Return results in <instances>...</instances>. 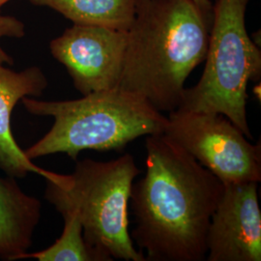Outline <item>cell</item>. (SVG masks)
Returning a JSON list of instances; mask_svg holds the SVG:
<instances>
[{
  "instance_id": "1",
  "label": "cell",
  "mask_w": 261,
  "mask_h": 261,
  "mask_svg": "<svg viewBox=\"0 0 261 261\" xmlns=\"http://www.w3.org/2000/svg\"><path fill=\"white\" fill-rule=\"evenodd\" d=\"M146 172L134 182L130 234L146 261H202L224 183L164 134L147 136Z\"/></svg>"
},
{
  "instance_id": "2",
  "label": "cell",
  "mask_w": 261,
  "mask_h": 261,
  "mask_svg": "<svg viewBox=\"0 0 261 261\" xmlns=\"http://www.w3.org/2000/svg\"><path fill=\"white\" fill-rule=\"evenodd\" d=\"M212 19L194 0H140L118 88L160 112L177 110L188 76L205 60Z\"/></svg>"
},
{
  "instance_id": "3",
  "label": "cell",
  "mask_w": 261,
  "mask_h": 261,
  "mask_svg": "<svg viewBox=\"0 0 261 261\" xmlns=\"http://www.w3.org/2000/svg\"><path fill=\"white\" fill-rule=\"evenodd\" d=\"M29 113L50 116V130L24 150L29 160L65 153L76 160L84 150L121 151L143 136L164 133L168 117L144 98L116 87L71 101H38L24 97Z\"/></svg>"
},
{
  "instance_id": "4",
  "label": "cell",
  "mask_w": 261,
  "mask_h": 261,
  "mask_svg": "<svg viewBox=\"0 0 261 261\" xmlns=\"http://www.w3.org/2000/svg\"><path fill=\"white\" fill-rule=\"evenodd\" d=\"M140 174L130 154L109 162L84 159L72 174L55 172L46 179L45 197L59 213H76L98 261H146L129 232L130 191Z\"/></svg>"
},
{
  "instance_id": "5",
  "label": "cell",
  "mask_w": 261,
  "mask_h": 261,
  "mask_svg": "<svg viewBox=\"0 0 261 261\" xmlns=\"http://www.w3.org/2000/svg\"><path fill=\"white\" fill-rule=\"evenodd\" d=\"M251 0H216L205 68L199 82L185 88L178 109L226 116L252 139L247 119V88L261 76V51L246 28Z\"/></svg>"
},
{
  "instance_id": "6",
  "label": "cell",
  "mask_w": 261,
  "mask_h": 261,
  "mask_svg": "<svg viewBox=\"0 0 261 261\" xmlns=\"http://www.w3.org/2000/svg\"><path fill=\"white\" fill-rule=\"evenodd\" d=\"M164 134L224 185L260 182V143L249 142L223 114L177 109L168 112Z\"/></svg>"
},
{
  "instance_id": "7",
  "label": "cell",
  "mask_w": 261,
  "mask_h": 261,
  "mask_svg": "<svg viewBox=\"0 0 261 261\" xmlns=\"http://www.w3.org/2000/svg\"><path fill=\"white\" fill-rule=\"evenodd\" d=\"M127 40V31L74 23L50 42L49 48L85 96L118 87Z\"/></svg>"
},
{
  "instance_id": "8",
  "label": "cell",
  "mask_w": 261,
  "mask_h": 261,
  "mask_svg": "<svg viewBox=\"0 0 261 261\" xmlns=\"http://www.w3.org/2000/svg\"><path fill=\"white\" fill-rule=\"evenodd\" d=\"M208 261H260L257 183L224 185L207 232Z\"/></svg>"
},
{
  "instance_id": "9",
  "label": "cell",
  "mask_w": 261,
  "mask_h": 261,
  "mask_svg": "<svg viewBox=\"0 0 261 261\" xmlns=\"http://www.w3.org/2000/svg\"><path fill=\"white\" fill-rule=\"evenodd\" d=\"M47 80L38 67L15 72L0 64V169L13 178L28 172L49 179L55 172L39 168L19 148L11 130V115L16 105L28 96L39 97L47 87Z\"/></svg>"
},
{
  "instance_id": "10",
  "label": "cell",
  "mask_w": 261,
  "mask_h": 261,
  "mask_svg": "<svg viewBox=\"0 0 261 261\" xmlns=\"http://www.w3.org/2000/svg\"><path fill=\"white\" fill-rule=\"evenodd\" d=\"M41 202L13 177L0 176V258L17 260L32 245L41 219Z\"/></svg>"
},
{
  "instance_id": "11",
  "label": "cell",
  "mask_w": 261,
  "mask_h": 261,
  "mask_svg": "<svg viewBox=\"0 0 261 261\" xmlns=\"http://www.w3.org/2000/svg\"><path fill=\"white\" fill-rule=\"evenodd\" d=\"M33 5L55 10L75 24L128 31L140 0H29Z\"/></svg>"
},
{
  "instance_id": "12",
  "label": "cell",
  "mask_w": 261,
  "mask_h": 261,
  "mask_svg": "<svg viewBox=\"0 0 261 261\" xmlns=\"http://www.w3.org/2000/svg\"><path fill=\"white\" fill-rule=\"evenodd\" d=\"M64 228L61 236L50 247L41 252L20 255L22 258H35L39 261H98L84 238L83 225L79 216L73 211H63Z\"/></svg>"
},
{
  "instance_id": "13",
  "label": "cell",
  "mask_w": 261,
  "mask_h": 261,
  "mask_svg": "<svg viewBox=\"0 0 261 261\" xmlns=\"http://www.w3.org/2000/svg\"><path fill=\"white\" fill-rule=\"evenodd\" d=\"M24 34L25 29L23 22L11 16H3L0 13V39L2 37L21 38ZM4 63L12 65L13 59L0 46V64Z\"/></svg>"
},
{
  "instance_id": "14",
  "label": "cell",
  "mask_w": 261,
  "mask_h": 261,
  "mask_svg": "<svg viewBox=\"0 0 261 261\" xmlns=\"http://www.w3.org/2000/svg\"><path fill=\"white\" fill-rule=\"evenodd\" d=\"M197 7L201 10L206 16L213 17V4L210 0H194Z\"/></svg>"
},
{
  "instance_id": "15",
  "label": "cell",
  "mask_w": 261,
  "mask_h": 261,
  "mask_svg": "<svg viewBox=\"0 0 261 261\" xmlns=\"http://www.w3.org/2000/svg\"><path fill=\"white\" fill-rule=\"evenodd\" d=\"M8 1H10V0H0V8H1L6 2H8Z\"/></svg>"
}]
</instances>
